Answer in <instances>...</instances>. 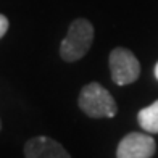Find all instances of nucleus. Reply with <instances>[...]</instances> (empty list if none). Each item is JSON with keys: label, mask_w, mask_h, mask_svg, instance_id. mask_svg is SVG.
Instances as JSON below:
<instances>
[{"label": "nucleus", "mask_w": 158, "mask_h": 158, "mask_svg": "<svg viewBox=\"0 0 158 158\" xmlns=\"http://www.w3.org/2000/svg\"><path fill=\"white\" fill-rule=\"evenodd\" d=\"M108 64L113 82L118 85L132 84L140 76V63L129 48H113L108 56Z\"/></svg>", "instance_id": "obj_3"}, {"label": "nucleus", "mask_w": 158, "mask_h": 158, "mask_svg": "<svg viewBox=\"0 0 158 158\" xmlns=\"http://www.w3.org/2000/svg\"><path fill=\"white\" fill-rule=\"evenodd\" d=\"M26 158H71L60 142L47 135H37L26 142L24 145Z\"/></svg>", "instance_id": "obj_5"}, {"label": "nucleus", "mask_w": 158, "mask_h": 158, "mask_svg": "<svg viewBox=\"0 0 158 158\" xmlns=\"http://www.w3.org/2000/svg\"><path fill=\"white\" fill-rule=\"evenodd\" d=\"M8 26H10V23H8V19H6V16L0 15V39H2L3 35L6 34V31H8Z\"/></svg>", "instance_id": "obj_7"}, {"label": "nucleus", "mask_w": 158, "mask_h": 158, "mask_svg": "<svg viewBox=\"0 0 158 158\" xmlns=\"http://www.w3.org/2000/svg\"><path fill=\"white\" fill-rule=\"evenodd\" d=\"M153 74H155V77L158 79V63L155 64V69H153Z\"/></svg>", "instance_id": "obj_8"}, {"label": "nucleus", "mask_w": 158, "mask_h": 158, "mask_svg": "<svg viewBox=\"0 0 158 158\" xmlns=\"http://www.w3.org/2000/svg\"><path fill=\"white\" fill-rule=\"evenodd\" d=\"M156 152L153 137L142 132L124 135L116 148V158H152Z\"/></svg>", "instance_id": "obj_4"}, {"label": "nucleus", "mask_w": 158, "mask_h": 158, "mask_svg": "<svg viewBox=\"0 0 158 158\" xmlns=\"http://www.w3.org/2000/svg\"><path fill=\"white\" fill-rule=\"evenodd\" d=\"M94 42V26L89 19L77 18L69 24L68 32L60 44V56L66 63L81 60Z\"/></svg>", "instance_id": "obj_1"}, {"label": "nucleus", "mask_w": 158, "mask_h": 158, "mask_svg": "<svg viewBox=\"0 0 158 158\" xmlns=\"http://www.w3.org/2000/svg\"><path fill=\"white\" fill-rule=\"evenodd\" d=\"M0 129H2V123H0Z\"/></svg>", "instance_id": "obj_9"}, {"label": "nucleus", "mask_w": 158, "mask_h": 158, "mask_svg": "<svg viewBox=\"0 0 158 158\" xmlns=\"http://www.w3.org/2000/svg\"><path fill=\"white\" fill-rule=\"evenodd\" d=\"M137 121L145 132L158 134V100H155L153 103H150L137 113Z\"/></svg>", "instance_id": "obj_6"}, {"label": "nucleus", "mask_w": 158, "mask_h": 158, "mask_svg": "<svg viewBox=\"0 0 158 158\" xmlns=\"http://www.w3.org/2000/svg\"><path fill=\"white\" fill-rule=\"evenodd\" d=\"M77 105L90 118H113L118 113L113 95L98 82L84 85L79 94Z\"/></svg>", "instance_id": "obj_2"}]
</instances>
